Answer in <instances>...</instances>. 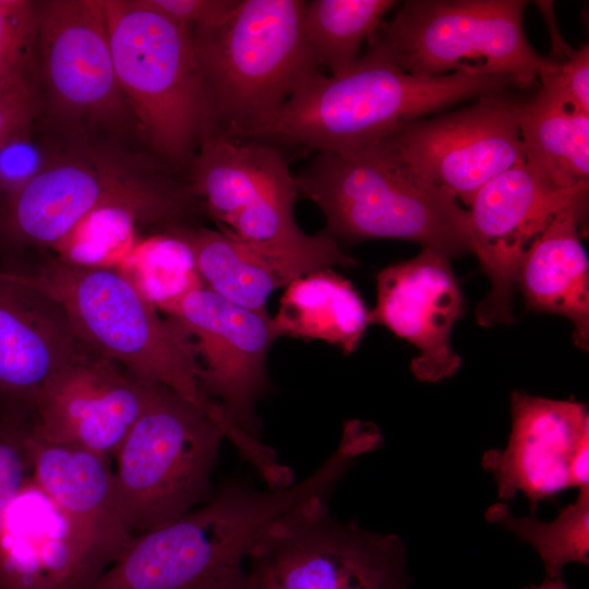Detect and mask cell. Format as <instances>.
I'll use <instances>...</instances> for the list:
<instances>
[{
  "mask_svg": "<svg viewBox=\"0 0 589 589\" xmlns=\"http://www.w3.org/2000/svg\"><path fill=\"white\" fill-rule=\"evenodd\" d=\"M301 0H240L219 25L191 29L212 131L228 132L281 106L318 71Z\"/></svg>",
  "mask_w": 589,
  "mask_h": 589,
  "instance_id": "8992f818",
  "label": "cell"
},
{
  "mask_svg": "<svg viewBox=\"0 0 589 589\" xmlns=\"http://www.w3.org/2000/svg\"><path fill=\"white\" fill-rule=\"evenodd\" d=\"M35 99L25 70L0 82V156L26 131Z\"/></svg>",
  "mask_w": 589,
  "mask_h": 589,
  "instance_id": "1f68e13d",
  "label": "cell"
},
{
  "mask_svg": "<svg viewBox=\"0 0 589 589\" xmlns=\"http://www.w3.org/2000/svg\"><path fill=\"white\" fill-rule=\"evenodd\" d=\"M0 272L52 297L91 351L142 382L173 389L220 419V409L200 392L199 364L188 333L173 318L164 320L124 271L56 256L44 259L33 271Z\"/></svg>",
  "mask_w": 589,
  "mask_h": 589,
  "instance_id": "7a4b0ae2",
  "label": "cell"
},
{
  "mask_svg": "<svg viewBox=\"0 0 589 589\" xmlns=\"http://www.w3.org/2000/svg\"><path fill=\"white\" fill-rule=\"evenodd\" d=\"M485 517L536 549L544 564L545 578H562V570L569 563H589V486L580 489L577 500L548 522L532 514L515 517L505 503L491 505Z\"/></svg>",
  "mask_w": 589,
  "mask_h": 589,
  "instance_id": "4316f807",
  "label": "cell"
},
{
  "mask_svg": "<svg viewBox=\"0 0 589 589\" xmlns=\"http://www.w3.org/2000/svg\"><path fill=\"white\" fill-rule=\"evenodd\" d=\"M26 441L35 483L71 516L123 549L132 537L117 510L111 458L84 447L47 442L29 424Z\"/></svg>",
  "mask_w": 589,
  "mask_h": 589,
  "instance_id": "7402d4cb",
  "label": "cell"
},
{
  "mask_svg": "<svg viewBox=\"0 0 589 589\" xmlns=\"http://www.w3.org/2000/svg\"><path fill=\"white\" fill-rule=\"evenodd\" d=\"M163 311L185 329L196 360H202L197 383L203 398L257 438L262 425L255 404L271 390L266 360L273 342L283 337L274 318L206 287L187 292Z\"/></svg>",
  "mask_w": 589,
  "mask_h": 589,
  "instance_id": "7c38bea8",
  "label": "cell"
},
{
  "mask_svg": "<svg viewBox=\"0 0 589 589\" xmlns=\"http://www.w3.org/2000/svg\"><path fill=\"white\" fill-rule=\"evenodd\" d=\"M208 589H260L245 573L242 565L237 566L214 581Z\"/></svg>",
  "mask_w": 589,
  "mask_h": 589,
  "instance_id": "836d02e7",
  "label": "cell"
},
{
  "mask_svg": "<svg viewBox=\"0 0 589 589\" xmlns=\"http://www.w3.org/2000/svg\"><path fill=\"white\" fill-rule=\"evenodd\" d=\"M273 318L281 336L321 339L350 354L365 334L369 310L347 278L325 268L290 283Z\"/></svg>",
  "mask_w": 589,
  "mask_h": 589,
  "instance_id": "cb8c5ba5",
  "label": "cell"
},
{
  "mask_svg": "<svg viewBox=\"0 0 589 589\" xmlns=\"http://www.w3.org/2000/svg\"><path fill=\"white\" fill-rule=\"evenodd\" d=\"M330 490L322 469L283 489L259 490L228 479L180 519L132 537L88 589H208L242 565L271 521L310 497H327Z\"/></svg>",
  "mask_w": 589,
  "mask_h": 589,
  "instance_id": "3957f363",
  "label": "cell"
},
{
  "mask_svg": "<svg viewBox=\"0 0 589 589\" xmlns=\"http://www.w3.org/2000/svg\"><path fill=\"white\" fill-rule=\"evenodd\" d=\"M160 11L191 29L209 28L224 22L240 0H151Z\"/></svg>",
  "mask_w": 589,
  "mask_h": 589,
  "instance_id": "d6a6232c",
  "label": "cell"
},
{
  "mask_svg": "<svg viewBox=\"0 0 589 589\" xmlns=\"http://www.w3.org/2000/svg\"><path fill=\"white\" fill-rule=\"evenodd\" d=\"M397 3L393 0H314L304 3L303 33L317 67L330 75L349 71L359 50Z\"/></svg>",
  "mask_w": 589,
  "mask_h": 589,
  "instance_id": "484cf974",
  "label": "cell"
},
{
  "mask_svg": "<svg viewBox=\"0 0 589 589\" xmlns=\"http://www.w3.org/2000/svg\"><path fill=\"white\" fill-rule=\"evenodd\" d=\"M510 86H517L515 81L500 75H411L365 52L341 75L315 71L277 109L224 134L352 153L459 100L497 95Z\"/></svg>",
  "mask_w": 589,
  "mask_h": 589,
  "instance_id": "6da1fadb",
  "label": "cell"
},
{
  "mask_svg": "<svg viewBox=\"0 0 589 589\" xmlns=\"http://www.w3.org/2000/svg\"><path fill=\"white\" fill-rule=\"evenodd\" d=\"M91 351L49 294L0 272V414L31 421L46 384Z\"/></svg>",
  "mask_w": 589,
  "mask_h": 589,
  "instance_id": "d6986e66",
  "label": "cell"
},
{
  "mask_svg": "<svg viewBox=\"0 0 589 589\" xmlns=\"http://www.w3.org/2000/svg\"><path fill=\"white\" fill-rule=\"evenodd\" d=\"M522 0H410L368 38V51L417 76L500 75L517 87L554 68L529 44Z\"/></svg>",
  "mask_w": 589,
  "mask_h": 589,
  "instance_id": "52a82bcc",
  "label": "cell"
},
{
  "mask_svg": "<svg viewBox=\"0 0 589 589\" xmlns=\"http://www.w3.org/2000/svg\"><path fill=\"white\" fill-rule=\"evenodd\" d=\"M43 77L55 104L75 118L120 109L119 87L99 0L37 3Z\"/></svg>",
  "mask_w": 589,
  "mask_h": 589,
  "instance_id": "ffe728a7",
  "label": "cell"
},
{
  "mask_svg": "<svg viewBox=\"0 0 589 589\" xmlns=\"http://www.w3.org/2000/svg\"><path fill=\"white\" fill-rule=\"evenodd\" d=\"M159 385L87 351L61 369L40 393L29 421L40 438L116 458Z\"/></svg>",
  "mask_w": 589,
  "mask_h": 589,
  "instance_id": "2e32d148",
  "label": "cell"
},
{
  "mask_svg": "<svg viewBox=\"0 0 589 589\" xmlns=\"http://www.w3.org/2000/svg\"><path fill=\"white\" fill-rule=\"evenodd\" d=\"M369 324L383 325L418 349L410 369L422 382L453 376L461 365L450 337L465 300L450 259L432 249L382 269Z\"/></svg>",
  "mask_w": 589,
  "mask_h": 589,
  "instance_id": "e0dca14e",
  "label": "cell"
},
{
  "mask_svg": "<svg viewBox=\"0 0 589 589\" xmlns=\"http://www.w3.org/2000/svg\"><path fill=\"white\" fill-rule=\"evenodd\" d=\"M380 144L407 171L468 207L488 181L524 159L516 103L497 95L418 119Z\"/></svg>",
  "mask_w": 589,
  "mask_h": 589,
  "instance_id": "4fadbf2b",
  "label": "cell"
},
{
  "mask_svg": "<svg viewBox=\"0 0 589 589\" xmlns=\"http://www.w3.org/2000/svg\"><path fill=\"white\" fill-rule=\"evenodd\" d=\"M27 423L0 416V534L7 513L31 477Z\"/></svg>",
  "mask_w": 589,
  "mask_h": 589,
  "instance_id": "4dcf8cb0",
  "label": "cell"
},
{
  "mask_svg": "<svg viewBox=\"0 0 589 589\" xmlns=\"http://www.w3.org/2000/svg\"><path fill=\"white\" fill-rule=\"evenodd\" d=\"M551 36L554 68L540 76L539 92L576 111L589 113V48L574 49L558 32L552 2L538 1Z\"/></svg>",
  "mask_w": 589,
  "mask_h": 589,
  "instance_id": "f1b7e54d",
  "label": "cell"
},
{
  "mask_svg": "<svg viewBox=\"0 0 589 589\" xmlns=\"http://www.w3.org/2000/svg\"><path fill=\"white\" fill-rule=\"evenodd\" d=\"M165 229L137 247V280L143 293L164 310L187 292L204 287L193 254L175 229Z\"/></svg>",
  "mask_w": 589,
  "mask_h": 589,
  "instance_id": "83f0119b",
  "label": "cell"
},
{
  "mask_svg": "<svg viewBox=\"0 0 589 589\" xmlns=\"http://www.w3.org/2000/svg\"><path fill=\"white\" fill-rule=\"evenodd\" d=\"M106 207L129 208L146 223L166 226L187 215L189 196L173 182L136 181L105 163L65 158L11 188L3 217L20 244L61 248L88 216Z\"/></svg>",
  "mask_w": 589,
  "mask_h": 589,
  "instance_id": "8fae6325",
  "label": "cell"
},
{
  "mask_svg": "<svg viewBox=\"0 0 589 589\" xmlns=\"http://www.w3.org/2000/svg\"><path fill=\"white\" fill-rule=\"evenodd\" d=\"M116 77L140 125L180 164L212 130L191 28L151 0H101Z\"/></svg>",
  "mask_w": 589,
  "mask_h": 589,
  "instance_id": "5b68a950",
  "label": "cell"
},
{
  "mask_svg": "<svg viewBox=\"0 0 589 589\" xmlns=\"http://www.w3.org/2000/svg\"><path fill=\"white\" fill-rule=\"evenodd\" d=\"M588 194L562 209L527 250L516 289L526 310L562 315L573 324V339L589 348V263L580 241Z\"/></svg>",
  "mask_w": 589,
  "mask_h": 589,
  "instance_id": "44dd1931",
  "label": "cell"
},
{
  "mask_svg": "<svg viewBox=\"0 0 589 589\" xmlns=\"http://www.w3.org/2000/svg\"><path fill=\"white\" fill-rule=\"evenodd\" d=\"M512 433L505 449H490L481 465L493 474L500 501L520 491L536 515L540 502L572 488L569 468L579 445L589 440L586 404L510 394Z\"/></svg>",
  "mask_w": 589,
  "mask_h": 589,
  "instance_id": "ac0fdd59",
  "label": "cell"
},
{
  "mask_svg": "<svg viewBox=\"0 0 589 589\" xmlns=\"http://www.w3.org/2000/svg\"><path fill=\"white\" fill-rule=\"evenodd\" d=\"M526 166L560 188L589 180V113L576 111L538 92L516 103Z\"/></svg>",
  "mask_w": 589,
  "mask_h": 589,
  "instance_id": "d4e9b609",
  "label": "cell"
},
{
  "mask_svg": "<svg viewBox=\"0 0 589 589\" xmlns=\"http://www.w3.org/2000/svg\"><path fill=\"white\" fill-rule=\"evenodd\" d=\"M192 161L190 188L219 230L276 256L310 255L327 244L322 232L297 226L296 180L272 143L213 131Z\"/></svg>",
  "mask_w": 589,
  "mask_h": 589,
  "instance_id": "30bf717a",
  "label": "cell"
},
{
  "mask_svg": "<svg viewBox=\"0 0 589 589\" xmlns=\"http://www.w3.org/2000/svg\"><path fill=\"white\" fill-rule=\"evenodd\" d=\"M245 557L260 589H410L402 540L336 519L321 496L271 521Z\"/></svg>",
  "mask_w": 589,
  "mask_h": 589,
  "instance_id": "9c48e42d",
  "label": "cell"
},
{
  "mask_svg": "<svg viewBox=\"0 0 589 589\" xmlns=\"http://www.w3.org/2000/svg\"><path fill=\"white\" fill-rule=\"evenodd\" d=\"M524 589H568L562 578L549 579L545 578L543 582L539 585H531Z\"/></svg>",
  "mask_w": 589,
  "mask_h": 589,
  "instance_id": "e575fe53",
  "label": "cell"
},
{
  "mask_svg": "<svg viewBox=\"0 0 589 589\" xmlns=\"http://www.w3.org/2000/svg\"><path fill=\"white\" fill-rule=\"evenodd\" d=\"M294 180L298 193L321 208L324 232L337 242L400 239L450 260L471 252L468 209L407 171L380 143L318 153Z\"/></svg>",
  "mask_w": 589,
  "mask_h": 589,
  "instance_id": "277c9868",
  "label": "cell"
},
{
  "mask_svg": "<svg viewBox=\"0 0 589 589\" xmlns=\"http://www.w3.org/2000/svg\"><path fill=\"white\" fill-rule=\"evenodd\" d=\"M37 37V3L0 0V82L25 70Z\"/></svg>",
  "mask_w": 589,
  "mask_h": 589,
  "instance_id": "f546056e",
  "label": "cell"
},
{
  "mask_svg": "<svg viewBox=\"0 0 589 589\" xmlns=\"http://www.w3.org/2000/svg\"><path fill=\"white\" fill-rule=\"evenodd\" d=\"M225 438L207 411L158 386L116 457V506L131 537L167 526L212 497Z\"/></svg>",
  "mask_w": 589,
  "mask_h": 589,
  "instance_id": "ba28073f",
  "label": "cell"
},
{
  "mask_svg": "<svg viewBox=\"0 0 589 589\" xmlns=\"http://www.w3.org/2000/svg\"><path fill=\"white\" fill-rule=\"evenodd\" d=\"M121 551L62 509L31 476L0 534V589H88Z\"/></svg>",
  "mask_w": 589,
  "mask_h": 589,
  "instance_id": "9a60e30c",
  "label": "cell"
},
{
  "mask_svg": "<svg viewBox=\"0 0 589 589\" xmlns=\"http://www.w3.org/2000/svg\"><path fill=\"white\" fill-rule=\"evenodd\" d=\"M189 245L204 287L249 310L266 312L269 296L311 272L334 267L320 257L266 254L231 235L190 225L175 228Z\"/></svg>",
  "mask_w": 589,
  "mask_h": 589,
  "instance_id": "603a6c76",
  "label": "cell"
},
{
  "mask_svg": "<svg viewBox=\"0 0 589 589\" xmlns=\"http://www.w3.org/2000/svg\"><path fill=\"white\" fill-rule=\"evenodd\" d=\"M587 194L588 183L560 188L530 170L524 159L476 193L468 208L471 252L491 285L476 309L479 325L513 323L517 276L527 250L562 209Z\"/></svg>",
  "mask_w": 589,
  "mask_h": 589,
  "instance_id": "5bb4252c",
  "label": "cell"
}]
</instances>
